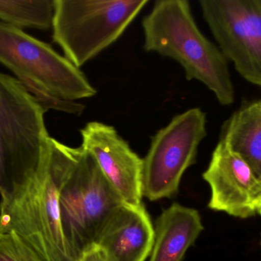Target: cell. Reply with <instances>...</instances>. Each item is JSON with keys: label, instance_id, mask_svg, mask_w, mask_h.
I'll return each instance as SVG.
<instances>
[{"label": "cell", "instance_id": "30bf717a", "mask_svg": "<svg viewBox=\"0 0 261 261\" xmlns=\"http://www.w3.org/2000/svg\"><path fill=\"white\" fill-rule=\"evenodd\" d=\"M81 147L90 153L125 203L142 204L143 159L113 126L93 121L81 130Z\"/></svg>", "mask_w": 261, "mask_h": 261}, {"label": "cell", "instance_id": "6da1fadb", "mask_svg": "<svg viewBox=\"0 0 261 261\" xmlns=\"http://www.w3.org/2000/svg\"><path fill=\"white\" fill-rule=\"evenodd\" d=\"M144 49L177 61L188 81L206 86L219 104L231 105L234 89L228 60L201 32L187 0H158L142 21Z\"/></svg>", "mask_w": 261, "mask_h": 261}, {"label": "cell", "instance_id": "9a60e30c", "mask_svg": "<svg viewBox=\"0 0 261 261\" xmlns=\"http://www.w3.org/2000/svg\"><path fill=\"white\" fill-rule=\"evenodd\" d=\"M0 261H44L13 232H0Z\"/></svg>", "mask_w": 261, "mask_h": 261}, {"label": "cell", "instance_id": "52a82bcc", "mask_svg": "<svg viewBox=\"0 0 261 261\" xmlns=\"http://www.w3.org/2000/svg\"><path fill=\"white\" fill-rule=\"evenodd\" d=\"M206 133V115L198 107L176 115L156 132L143 159V196L158 201L175 196Z\"/></svg>", "mask_w": 261, "mask_h": 261}, {"label": "cell", "instance_id": "8992f818", "mask_svg": "<svg viewBox=\"0 0 261 261\" xmlns=\"http://www.w3.org/2000/svg\"><path fill=\"white\" fill-rule=\"evenodd\" d=\"M147 0H55L53 39L78 68L125 32Z\"/></svg>", "mask_w": 261, "mask_h": 261}, {"label": "cell", "instance_id": "5bb4252c", "mask_svg": "<svg viewBox=\"0 0 261 261\" xmlns=\"http://www.w3.org/2000/svg\"><path fill=\"white\" fill-rule=\"evenodd\" d=\"M55 0L0 1V21L9 26L47 30L52 28Z\"/></svg>", "mask_w": 261, "mask_h": 261}, {"label": "cell", "instance_id": "2e32d148", "mask_svg": "<svg viewBox=\"0 0 261 261\" xmlns=\"http://www.w3.org/2000/svg\"><path fill=\"white\" fill-rule=\"evenodd\" d=\"M77 261H110L106 254L105 251L99 246L93 245L91 248L86 251Z\"/></svg>", "mask_w": 261, "mask_h": 261}, {"label": "cell", "instance_id": "9c48e42d", "mask_svg": "<svg viewBox=\"0 0 261 261\" xmlns=\"http://www.w3.org/2000/svg\"><path fill=\"white\" fill-rule=\"evenodd\" d=\"M210 185L208 208L240 219L261 216V180L249 165L219 140L202 174Z\"/></svg>", "mask_w": 261, "mask_h": 261}, {"label": "cell", "instance_id": "7c38bea8", "mask_svg": "<svg viewBox=\"0 0 261 261\" xmlns=\"http://www.w3.org/2000/svg\"><path fill=\"white\" fill-rule=\"evenodd\" d=\"M149 261H182L203 231L199 213L173 203L156 219Z\"/></svg>", "mask_w": 261, "mask_h": 261}, {"label": "cell", "instance_id": "4fadbf2b", "mask_svg": "<svg viewBox=\"0 0 261 261\" xmlns=\"http://www.w3.org/2000/svg\"><path fill=\"white\" fill-rule=\"evenodd\" d=\"M219 140L239 155L261 180V99L234 112L224 123Z\"/></svg>", "mask_w": 261, "mask_h": 261}, {"label": "cell", "instance_id": "ba28073f", "mask_svg": "<svg viewBox=\"0 0 261 261\" xmlns=\"http://www.w3.org/2000/svg\"><path fill=\"white\" fill-rule=\"evenodd\" d=\"M202 15L227 60L261 87V0H202Z\"/></svg>", "mask_w": 261, "mask_h": 261}, {"label": "cell", "instance_id": "8fae6325", "mask_svg": "<svg viewBox=\"0 0 261 261\" xmlns=\"http://www.w3.org/2000/svg\"><path fill=\"white\" fill-rule=\"evenodd\" d=\"M154 241V228L144 205L124 203L102 228L96 245L110 261H145Z\"/></svg>", "mask_w": 261, "mask_h": 261}, {"label": "cell", "instance_id": "5b68a950", "mask_svg": "<svg viewBox=\"0 0 261 261\" xmlns=\"http://www.w3.org/2000/svg\"><path fill=\"white\" fill-rule=\"evenodd\" d=\"M66 165L60 187L61 226L74 261L96 245L112 215L125 202L106 179L91 154L66 145Z\"/></svg>", "mask_w": 261, "mask_h": 261}, {"label": "cell", "instance_id": "3957f363", "mask_svg": "<svg viewBox=\"0 0 261 261\" xmlns=\"http://www.w3.org/2000/svg\"><path fill=\"white\" fill-rule=\"evenodd\" d=\"M0 63L47 109L84 112L76 102L97 93L84 72L50 44L0 21Z\"/></svg>", "mask_w": 261, "mask_h": 261}, {"label": "cell", "instance_id": "7a4b0ae2", "mask_svg": "<svg viewBox=\"0 0 261 261\" xmlns=\"http://www.w3.org/2000/svg\"><path fill=\"white\" fill-rule=\"evenodd\" d=\"M65 144L51 137L37 173L0 202V232H13L44 261H74L64 239L59 192L66 165Z\"/></svg>", "mask_w": 261, "mask_h": 261}, {"label": "cell", "instance_id": "277c9868", "mask_svg": "<svg viewBox=\"0 0 261 261\" xmlns=\"http://www.w3.org/2000/svg\"><path fill=\"white\" fill-rule=\"evenodd\" d=\"M45 107L17 78L0 72V196L9 199L37 173L51 137Z\"/></svg>", "mask_w": 261, "mask_h": 261}]
</instances>
